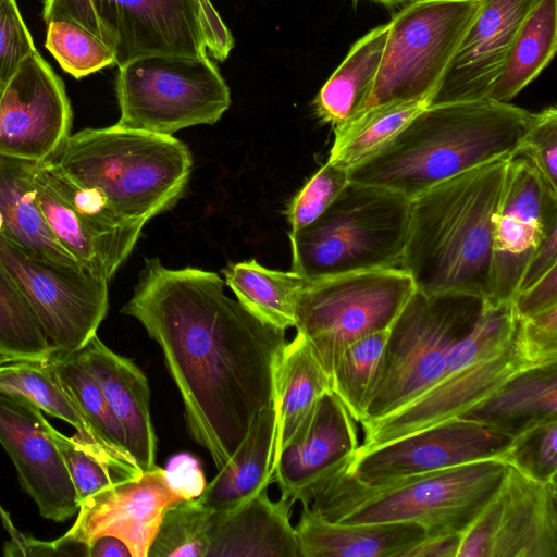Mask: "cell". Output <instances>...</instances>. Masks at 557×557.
Listing matches in <instances>:
<instances>
[{"instance_id":"obj_1","label":"cell","mask_w":557,"mask_h":557,"mask_svg":"<svg viewBox=\"0 0 557 557\" xmlns=\"http://www.w3.org/2000/svg\"><path fill=\"white\" fill-rule=\"evenodd\" d=\"M223 286L214 272L146 259L121 310L160 346L188 432L218 470L272 405L275 368L287 343L285 330L253 315Z\"/></svg>"},{"instance_id":"obj_2","label":"cell","mask_w":557,"mask_h":557,"mask_svg":"<svg viewBox=\"0 0 557 557\" xmlns=\"http://www.w3.org/2000/svg\"><path fill=\"white\" fill-rule=\"evenodd\" d=\"M536 116L490 98L428 106L348 177L411 200L460 173L515 154Z\"/></svg>"},{"instance_id":"obj_3","label":"cell","mask_w":557,"mask_h":557,"mask_svg":"<svg viewBox=\"0 0 557 557\" xmlns=\"http://www.w3.org/2000/svg\"><path fill=\"white\" fill-rule=\"evenodd\" d=\"M510 157L460 173L410 200L400 269L416 289L491 299L494 223Z\"/></svg>"},{"instance_id":"obj_4","label":"cell","mask_w":557,"mask_h":557,"mask_svg":"<svg viewBox=\"0 0 557 557\" xmlns=\"http://www.w3.org/2000/svg\"><path fill=\"white\" fill-rule=\"evenodd\" d=\"M346 463L322 479L302 506L344 524L417 523L425 536L463 533L494 497L508 467L490 458L368 484Z\"/></svg>"},{"instance_id":"obj_5","label":"cell","mask_w":557,"mask_h":557,"mask_svg":"<svg viewBox=\"0 0 557 557\" xmlns=\"http://www.w3.org/2000/svg\"><path fill=\"white\" fill-rule=\"evenodd\" d=\"M49 161L100 190L125 219L145 223L180 200L193 166L189 149L172 135L116 125L70 135Z\"/></svg>"},{"instance_id":"obj_6","label":"cell","mask_w":557,"mask_h":557,"mask_svg":"<svg viewBox=\"0 0 557 557\" xmlns=\"http://www.w3.org/2000/svg\"><path fill=\"white\" fill-rule=\"evenodd\" d=\"M46 24H81L112 52L119 67L170 55L224 61L234 39L210 0H45Z\"/></svg>"},{"instance_id":"obj_7","label":"cell","mask_w":557,"mask_h":557,"mask_svg":"<svg viewBox=\"0 0 557 557\" xmlns=\"http://www.w3.org/2000/svg\"><path fill=\"white\" fill-rule=\"evenodd\" d=\"M510 304H488L473 330L450 351L440 380L400 409L361 422L366 451L443 421L460 417L520 370L525 360Z\"/></svg>"},{"instance_id":"obj_8","label":"cell","mask_w":557,"mask_h":557,"mask_svg":"<svg viewBox=\"0 0 557 557\" xmlns=\"http://www.w3.org/2000/svg\"><path fill=\"white\" fill-rule=\"evenodd\" d=\"M409 213L405 196L349 181L317 220L288 233L292 271L309 282L400 268Z\"/></svg>"},{"instance_id":"obj_9","label":"cell","mask_w":557,"mask_h":557,"mask_svg":"<svg viewBox=\"0 0 557 557\" xmlns=\"http://www.w3.org/2000/svg\"><path fill=\"white\" fill-rule=\"evenodd\" d=\"M488 301L414 289L388 329L381 374L361 422L400 409L435 384L450 351L473 330Z\"/></svg>"},{"instance_id":"obj_10","label":"cell","mask_w":557,"mask_h":557,"mask_svg":"<svg viewBox=\"0 0 557 557\" xmlns=\"http://www.w3.org/2000/svg\"><path fill=\"white\" fill-rule=\"evenodd\" d=\"M116 97L125 129L161 135L216 123L231 106L230 88L205 58L152 55L119 67Z\"/></svg>"},{"instance_id":"obj_11","label":"cell","mask_w":557,"mask_h":557,"mask_svg":"<svg viewBox=\"0 0 557 557\" xmlns=\"http://www.w3.org/2000/svg\"><path fill=\"white\" fill-rule=\"evenodd\" d=\"M414 289L411 277L400 268L306 281L294 327L309 342L330 375L347 346L392 325Z\"/></svg>"},{"instance_id":"obj_12","label":"cell","mask_w":557,"mask_h":557,"mask_svg":"<svg viewBox=\"0 0 557 557\" xmlns=\"http://www.w3.org/2000/svg\"><path fill=\"white\" fill-rule=\"evenodd\" d=\"M479 5L480 0H412L400 10L388 23L380 67L362 112L399 101L429 106Z\"/></svg>"},{"instance_id":"obj_13","label":"cell","mask_w":557,"mask_h":557,"mask_svg":"<svg viewBox=\"0 0 557 557\" xmlns=\"http://www.w3.org/2000/svg\"><path fill=\"white\" fill-rule=\"evenodd\" d=\"M0 260L53 351H77L97 334L108 312L109 282L82 268L34 259L2 235Z\"/></svg>"},{"instance_id":"obj_14","label":"cell","mask_w":557,"mask_h":557,"mask_svg":"<svg viewBox=\"0 0 557 557\" xmlns=\"http://www.w3.org/2000/svg\"><path fill=\"white\" fill-rule=\"evenodd\" d=\"M557 221V191L521 151L507 162L494 223L491 301L512 300L548 226Z\"/></svg>"},{"instance_id":"obj_15","label":"cell","mask_w":557,"mask_h":557,"mask_svg":"<svg viewBox=\"0 0 557 557\" xmlns=\"http://www.w3.org/2000/svg\"><path fill=\"white\" fill-rule=\"evenodd\" d=\"M512 438L476 421L457 417L375 448L355 453L346 470L368 484L504 457Z\"/></svg>"},{"instance_id":"obj_16","label":"cell","mask_w":557,"mask_h":557,"mask_svg":"<svg viewBox=\"0 0 557 557\" xmlns=\"http://www.w3.org/2000/svg\"><path fill=\"white\" fill-rule=\"evenodd\" d=\"M72 109L61 78L35 50L0 97V156L42 162L71 135Z\"/></svg>"},{"instance_id":"obj_17","label":"cell","mask_w":557,"mask_h":557,"mask_svg":"<svg viewBox=\"0 0 557 557\" xmlns=\"http://www.w3.org/2000/svg\"><path fill=\"white\" fill-rule=\"evenodd\" d=\"M181 500L165 470L154 466L82 502L72 528L55 542L64 548L85 546L99 535L110 534L123 540L134 557H148L164 511Z\"/></svg>"},{"instance_id":"obj_18","label":"cell","mask_w":557,"mask_h":557,"mask_svg":"<svg viewBox=\"0 0 557 557\" xmlns=\"http://www.w3.org/2000/svg\"><path fill=\"white\" fill-rule=\"evenodd\" d=\"M48 424L34 403L0 392V444L15 466L22 488L36 503L40 515L63 522L77 513L78 505Z\"/></svg>"},{"instance_id":"obj_19","label":"cell","mask_w":557,"mask_h":557,"mask_svg":"<svg viewBox=\"0 0 557 557\" xmlns=\"http://www.w3.org/2000/svg\"><path fill=\"white\" fill-rule=\"evenodd\" d=\"M540 0H480L429 106L487 98L513 41Z\"/></svg>"},{"instance_id":"obj_20","label":"cell","mask_w":557,"mask_h":557,"mask_svg":"<svg viewBox=\"0 0 557 557\" xmlns=\"http://www.w3.org/2000/svg\"><path fill=\"white\" fill-rule=\"evenodd\" d=\"M357 422L329 391L280 448L273 472L281 498L305 505L312 488L352 458L359 447Z\"/></svg>"},{"instance_id":"obj_21","label":"cell","mask_w":557,"mask_h":557,"mask_svg":"<svg viewBox=\"0 0 557 557\" xmlns=\"http://www.w3.org/2000/svg\"><path fill=\"white\" fill-rule=\"evenodd\" d=\"M491 557H557V482H540L508 465L492 498Z\"/></svg>"},{"instance_id":"obj_22","label":"cell","mask_w":557,"mask_h":557,"mask_svg":"<svg viewBox=\"0 0 557 557\" xmlns=\"http://www.w3.org/2000/svg\"><path fill=\"white\" fill-rule=\"evenodd\" d=\"M76 352L122 426L129 454L143 471L152 469L157 437L146 375L131 359L112 351L97 334Z\"/></svg>"},{"instance_id":"obj_23","label":"cell","mask_w":557,"mask_h":557,"mask_svg":"<svg viewBox=\"0 0 557 557\" xmlns=\"http://www.w3.org/2000/svg\"><path fill=\"white\" fill-rule=\"evenodd\" d=\"M293 502L272 500L268 490L225 512H212L206 557H300Z\"/></svg>"},{"instance_id":"obj_24","label":"cell","mask_w":557,"mask_h":557,"mask_svg":"<svg viewBox=\"0 0 557 557\" xmlns=\"http://www.w3.org/2000/svg\"><path fill=\"white\" fill-rule=\"evenodd\" d=\"M300 557H401L425 537L417 523L344 524L302 506L295 527Z\"/></svg>"},{"instance_id":"obj_25","label":"cell","mask_w":557,"mask_h":557,"mask_svg":"<svg viewBox=\"0 0 557 557\" xmlns=\"http://www.w3.org/2000/svg\"><path fill=\"white\" fill-rule=\"evenodd\" d=\"M276 457L277 420L272 403L256 416L235 453L197 498L212 512L244 505L273 483Z\"/></svg>"},{"instance_id":"obj_26","label":"cell","mask_w":557,"mask_h":557,"mask_svg":"<svg viewBox=\"0 0 557 557\" xmlns=\"http://www.w3.org/2000/svg\"><path fill=\"white\" fill-rule=\"evenodd\" d=\"M36 164L0 156V215L4 225L1 235L34 259L82 268L57 240L45 220L36 195Z\"/></svg>"},{"instance_id":"obj_27","label":"cell","mask_w":557,"mask_h":557,"mask_svg":"<svg viewBox=\"0 0 557 557\" xmlns=\"http://www.w3.org/2000/svg\"><path fill=\"white\" fill-rule=\"evenodd\" d=\"M460 417L511 438L557 419V361L524 368Z\"/></svg>"},{"instance_id":"obj_28","label":"cell","mask_w":557,"mask_h":557,"mask_svg":"<svg viewBox=\"0 0 557 557\" xmlns=\"http://www.w3.org/2000/svg\"><path fill=\"white\" fill-rule=\"evenodd\" d=\"M389 25H380L347 53L314 98L315 113L333 128L358 115L366 107L380 67Z\"/></svg>"},{"instance_id":"obj_29","label":"cell","mask_w":557,"mask_h":557,"mask_svg":"<svg viewBox=\"0 0 557 557\" xmlns=\"http://www.w3.org/2000/svg\"><path fill=\"white\" fill-rule=\"evenodd\" d=\"M329 391V373L309 342L296 333L294 339L284 346L274 374L273 405L277 420V454L319 398Z\"/></svg>"},{"instance_id":"obj_30","label":"cell","mask_w":557,"mask_h":557,"mask_svg":"<svg viewBox=\"0 0 557 557\" xmlns=\"http://www.w3.org/2000/svg\"><path fill=\"white\" fill-rule=\"evenodd\" d=\"M48 360L86 424L91 444L131 474L140 475L144 471L129 454L122 426L77 352L53 351Z\"/></svg>"},{"instance_id":"obj_31","label":"cell","mask_w":557,"mask_h":557,"mask_svg":"<svg viewBox=\"0 0 557 557\" xmlns=\"http://www.w3.org/2000/svg\"><path fill=\"white\" fill-rule=\"evenodd\" d=\"M225 282L253 315L281 330L295 326L296 306L306 280L294 271L271 270L255 259L227 265Z\"/></svg>"},{"instance_id":"obj_32","label":"cell","mask_w":557,"mask_h":557,"mask_svg":"<svg viewBox=\"0 0 557 557\" xmlns=\"http://www.w3.org/2000/svg\"><path fill=\"white\" fill-rule=\"evenodd\" d=\"M557 48V0H540L524 20L487 98L509 102L550 62Z\"/></svg>"},{"instance_id":"obj_33","label":"cell","mask_w":557,"mask_h":557,"mask_svg":"<svg viewBox=\"0 0 557 557\" xmlns=\"http://www.w3.org/2000/svg\"><path fill=\"white\" fill-rule=\"evenodd\" d=\"M35 187L41 212L57 240L83 269L109 282L132 251L86 230L70 206L50 186L38 162Z\"/></svg>"},{"instance_id":"obj_34","label":"cell","mask_w":557,"mask_h":557,"mask_svg":"<svg viewBox=\"0 0 557 557\" xmlns=\"http://www.w3.org/2000/svg\"><path fill=\"white\" fill-rule=\"evenodd\" d=\"M426 107L424 101H399L364 110L334 128L327 161L349 172L384 147Z\"/></svg>"},{"instance_id":"obj_35","label":"cell","mask_w":557,"mask_h":557,"mask_svg":"<svg viewBox=\"0 0 557 557\" xmlns=\"http://www.w3.org/2000/svg\"><path fill=\"white\" fill-rule=\"evenodd\" d=\"M388 329L369 334L347 346L330 373L331 391L357 423L364 419L377 384Z\"/></svg>"},{"instance_id":"obj_36","label":"cell","mask_w":557,"mask_h":557,"mask_svg":"<svg viewBox=\"0 0 557 557\" xmlns=\"http://www.w3.org/2000/svg\"><path fill=\"white\" fill-rule=\"evenodd\" d=\"M0 392L27 398L41 411L70 423L81 440L92 445L86 424L48 359L0 364Z\"/></svg>"},{"instance_id":"obj_37","label":"cell","mask_w":557,"mask_h":557,"mask_svg":"<svg viewBox=\"0 0 557 557\" xmlns=\"http://www.w3.org/2000/svg\"><path fill=\"white\" fill-rule=\"evenodd\" d=\"M0 351L15 360H44L53 348L0 260Z\"/></svg>"},{"instance_id":"obj_38","label":"cell","mask_w":557,"mask_h":557,"mask_svg":"<svg viewBox=\"0 0 557 557\" xmlns=\"http://www.w3.org/2000/svg\"><path fill=\"white\" fill-rule=\"evenodd\" d=\"M211 513L198 498L171 505L162 516L148 557H206Z\"/></svg>"},{"instance_id":"obj_39","label":"cell","mask_w":557,"mask_h":557,"mask_svg":"<svg viewBox=\"0 0 557 557\" xmlns=\"http://www.w3.org/2000/svg\"><path fill=\"white\" fill-rule=\"evenodd\" d=\"M48 431L71 478L78 506L91 495L117 482L136 478L76 434L69 437L50 423Z\"/></svg>"},{"instance_id":"obj_40","label":"cell","mask_w":557,"mask_h":557,"mask_svg":"<svg viewBox=\"0 0 557 557\" xmlns=\"http://www.w3.org/2000/svg\"><path fill=\"white\" fill-rule=\"evenodd\" d=\"M46 48L76 78L114 64L109 48L81 24L66 18L47 23Z\"/></svg>"},{"instance_id":"obj_41","label":"cell","mask_w":557,"mask_h":557,"mask_svg":"<svg viewBox=\"0 0 557 557\" xmlns=\"http://www.w3.org/2000/svg\"><path fill=\"white\" fill-rule=\"evenodd\" d=\"M557 419L536 424L512 438L504 460L540 482L557 479Z\"/></svg>"},{"instance_id":"obj_42","label":"cell","mask_w":557,"mask_h":557,"mask_svg":"<svg viewBox=\"0 0 557 557\" xmlns=\"http://www.w3.org/2000/svg\"><path fill=\"white\" fill-rule=\"evenodd\" d=\"M348 171L326 161L294 196L286 209L290 231L317 220L348 184Z\"/></svg>"},{"instance_id":"obj_43","label":"cell","mask_w":557,"mask_h":557,"mask_svg":"<svg viewBox=\"0 0 557 557\" xmlns=\"http://www.w3.org/2000/svg\"><path fill=\"white\" fill-rule=\"evenodd\" d=\"M35 50L15 0H0V82L5 85Z\"/></svg>"},{"instance_id":"obj_44","label":"cell","mask_w":557,"mask_h":557,"mask_svg":"<svg viewBox=\"0 0 557 557\" xmlns=\"http://www.w3.org/2000/svg\"><path fill=\"white\" fill-rule=\"evenodd\" d=\"M517 341L530 366L557 361V306L517 319Z\"/></svg>"},{"instance_id":"obj_45","label":"cell","mask_w":557,"mask_h":557,"mask_svg":"<svg viewBox=\"0 0 557 557\" xmlns=\"http://www.w3.org/2000/svg\"><path fill=\"white\" fill-rule=\"evenodd\" d=\"M519 151L531 159L549 186L557 191V110L555 107L537 113Z\"/></svg>"},{"instance_id":"obj_46","label":"cell","mask_w":557,"mask_h":557,"mask_svg":"<svg viewBox=\"0 0 557 557\" xmlns=\"http://www.w3.org/2000/svg\"><path fill=\"white\" fill-rule=\"evenodd\" d=\"M511 302L515 314L519 320L557 306V264L532 285L519 290Z\"/></svg>"},{"instance_id":"obj_47","label":"cell","mask_w":557,"mask_h":557,"mask_svg":"<svg viewBox=\"0 0 557 557\" xmlns=\"http://www.w3.org/2000/svg\"><path fill=\"white\" fill-rule=\"evenodd\" d=\"M164 470L172 488L183 500L199 497L206 487L199 462L190 455L172 457Z\"/></svg>"},{"instance_id":"obj_48","label":"cell","mask_w":557,"mask_h":557,"mask_svg":"<svg viewBox=\"0 0 557 557\" xmlns=\"http://www.w3.org/2000/svg\"><path fill=\"white\" fill-rule=\"evenodd\" d=\"M557 264V221H554L547 228L539 247L533 252L527 268L522 274L519 290H522L541 276H543L550 268ZM517 292V293H518Z\"/></svg>"},{"instance_id":"obj_49","label":"cell","mask_w":557,"mask_h":557,"mask_svg":"<svg viewBox=\"0 0 557 557\" xmlns=\"http://www.w3.org/2000/svg\"><path fill=\"white\" fill-rule=\"evenodd\" d=\"M462 533L425 536L401 557H457Z\"/></svg>"},{"instance_id":"obj_50","label":"cell","mask_w":557,"mask_h":557,"mask_svg":"<svg viewBox=\"0 0 557 557\" xmlns=\"http://www.w3.org/2000/svg\"><path fill=\"white\" fill-rule=\"evenodd\" d=\"M84 547L85 555L89 557H134L123 540L110 534L99 535Z\"/></svg>"},{"instance_id":"obj_51","label":"cell","mask_w":557,"mask_h":557,"mask_svg":"<svg viewBox=\"0 0 557 557\" xmlns=\"http://www.w3.org/2000/svg\"><path fill=\"white\" fill-rule=\"evenodd\" d=\"M375 1H379V2L384 3L386 5H396V4H399V3H403V2H406V1H410V0H375Z\"/></svg>"},{"instance_id":"obj_52","label":"cell","mask_w":557,"mask_h":557,"mask_svg":"<svg viewBox=\"0 0 557 557\" xmlns=\"http://www.w3.org/2000/svg\"><path fill=\"white\" fill-rule=\"evenodd\" d=\"M12 360H15V359H13L12 357H10V356L3 354L2 351H0V364H3L5 362L12 361Z\"/></svg>"},{"instance_id":"obj_53","label":"cell","mask_w":557,"mask_h":557,"mask_svg":"<svg viewBox=\"0 0 557 557\" xmlns=\"http://www.w3.org/2000/svg\"><path fill=\"white\" fill-rule=\"evenodd\" d=\"M4 86H5V85H3V84L0 82V97H1V94H2V91H3V89H4Z\"/></svg>"}]
</instances>
